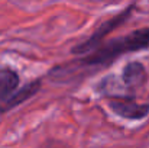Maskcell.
I'll return each mask as SVG.
<instances>
[{"mask_svg":"<svg viewBox=\"0 0 149 148\" xmlns=\"http://www.w3.org/2000/svg\"><path fill=\"white\" fill-rule=\"evenodd\" d=\"M19 76L16 71L10 68H1L0 70V102L9 100L12 97L17 87H19Z\"/></svg>","mask_w":149,"mask_h":148,"instance_id":"cell-5","label":"cell"},{"mask_svg":"<svg viewBox=\"0 0 149 148\" xmlns=\"http://www.w3.org/2000/svg\"><path fill=\"white\" fill-rule=\"evenodd\" d=\"M120 79H122V83H123L125 87L135 90L146 81V70L141 62L132 61V62H127L123 67Z\"/></svg>","mask_w":149,"mask_h":148,"instance_id":"cell-4","label":"cell"},{"mask_svg":"<svg viewBox=\"0 0 149 148\" xmlns=\"http://www.w3.org/2000/svg\"><path fill=\"white\" fill-rule=\"evenodd\" d=\"M39 87H41V80H33L32 83L26 84L25 87H22L20 90H17V92L9 99L4 105H1V106H0V113L7 112V110H10V109H13V107L19 106V105H20V103H23L25 100L31 99L35 93H36V92H38V90H39Z\"/></svg>","mask_w":149,"mask_h":148,"instance_id":"cell-6","label":"cell"},{"mask_svg":"<svg viewBox=\"0 0 149 148\" xmlns=\"http://www.w3.org/2000/svg\"><path fill=\"white\" fill-rule=\"evenodd\" d=\"M133 9H135V4H130V6H127L123 12H120V13L111 16V18L107 19V20H104L99 28L91 34V36H90L88 39H86L84 42H81V44H78L77 47H74V48L71 49V52L75 54V55H81V54H87V52H90V51H96L97 48H100V44H101V41L104 39V36L109 35L110 32H113L114 29H117V28L132 15Z\"/></svg>","mask_w":149,"mask_h":148,"instance_id":"cell-2","label":"cell"},{"mask_svg":"<svg viewBox=\"0 0 149 148\" xmlns=\"http://www.w3.org/2000/svg\"><path fill=\"white\" fill-rule=\"evenodd\" d=\"M149 48V28L136 29L125 36L114 38L80 61L83 67H106L120 55Z\"/></svg>","mask_w":149,"mask_h":148,"instance_id":"cell-1","label":"cell"},{"mask_svg":"<svg viewBox=\"0 0 149 148\" xmlns=\"http://www.w3.org/2000/svg\"><path fill=\"white\" fill-rule=\"evenodd\" d=\"M109 107L120 118L139 121L149 113V103H138L129 96H116L109 99Z\"/></svg>","mask_w":149,"mask_h":148,"instance_id":"cell-3","label":"cell"}]
</instances>
